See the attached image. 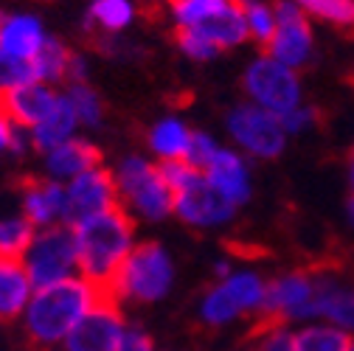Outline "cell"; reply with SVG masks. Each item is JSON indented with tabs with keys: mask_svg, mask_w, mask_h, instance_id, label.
<instances>
[{
	"mask_svg": "<svg viewBox=\"0 0 354 351\" xmlns=\"http://www.w3.org/2000/svg\"><path fill=\"white\" fill-rule=\"evenodd\" d=\"M136 222L124 205H115L99 216L73 225L76 234V261L79 278H84L96 292V303H121L115 278L124 267L132 245Z\"/></svg>",
	"mask_w": 354,
	"mask_h": 351,
	"instance_id": "cell-1",
	"label": "cell"
},
{
	"mask_svg": "<svg viewBox=\"0 0 354 351\" xmlns=\"http://www.w3.org/2000/svg\"><path fill=\"white\" fill-rule=\"evenodd\" d=\"M93 303H96L93 287L76 276L51 287L34 290L23 318L28 340L42 348L62 343L71 334V329L93 310Z\"/></svg>",
	"mask_w": 354,
	"mask_h": 351,
	"instance_id": "cell-2",
	"label": "cell"
},
{
	"mask_svg": "<svg viewBox=\"0 0 354 351\" xmlns=\"http://www.w3.org/2000/svg\"><path fill=\"white\" fill-rule=\"evenodd\" d=\"M163 180L171 189V202L174 214L189 225L197 228H211V225H223L234 216L236 205L219 194L200 169H194L186 160H163L160 163Z\"/></svg>",
	"mask_w": 354,
	"mask_h": 351,
	"instance_id": "cell-3",
	"label": "cell"
},
{
	"mask_svg": "<svg viewBox=\"0 0 354 351\" xmlns=\"http://www.w3.org/2000/svg\"><path fill=\"white\" fill-rule=\"evenodd\" d=\"M113 178H115L118 200L127 208V214L132 211L141 219L158 222V219H166L174 211L171 189L163 180L160 166L144 158H124L113 171Z\"/></svg>",
	"mask_w": 354,
	"mask_h": 351,
	"instance_id": "cell-4",
	"label": "cell"
},
{
	"mask_svg": "<svg viewBox=\"0 0 354 351\" xmlns=\"http://www.w3.org/2000/svg\"><path fill=\"white\" fill-rule=\"evenodd\" d=\"M174 281V267L163 245L158 242H141L129 250L124 267L115 278L118 298H132L141 303L160 301Z\"/></svg>",
	"mask_w": 354,
	"mask_h": 351,
	"instance_id": "cell-5",
	"label": "cell"
},
{
	"mask_svg": "<svg viewBox=\"0 0 354 351\" xmlns=\"http://www.w3.org/2000/svg\"><path fill=\"white\" fill-rule=\"evenodd\" d=\"M23 267H26L34 290L71 278L79 270L73 228L65 222H57V225H48L39 234H34V242L23 256Z\"/></svg>",
	"mask_w": 354,
	"mask_h": 351,
	"instance_id": "cell-6",
	"label": "cell"
},
{
	"mask_svg": "<svg viewBox=\"0 0 354 351\" xmlns=\"http://www.w3.org/2000/svg\"><path fill=\"white\" fill-rule=\"evenodd\" d=\"M242 84H245V93L250 96V104L268 110L279 118L301 104V82L295 70L270 57L253 59L245 70Z\"/></svg>",
	"mask_w": 354,
	"mask_h": 351,
	"instance_id": "cell-7",
	"label": "cell"
},
{
	"mask_svg": "<svg viewBox=\"0 0 354 351\" xmlns=\"http://www.w3.org/2000/svg\"><path fill=\"white\" fill-rule=\"evenodd\" d=\"M228 133L242 149L264 160L279 158L287 141L281 118L256 104H239L228 113Z\"/></svg>",
	"mask_w": 354,
	"mask_h": 351,
	"instance_id": "cell-8",
	"label": "cell"
},
{
	"mask_svg": "<svg viewBox=\"0 0 354 351\" xmlns=\"http://www.w3.org/2000/svg\"><path fill=\"white\" fill-rule=\"evenodd\" d=\"M273 12H276V31L264 51H268L270 59L295 70L313 59V48H315L306 12L298 3H292V0H279Z\"/></svg>",
	"mask_w": 354,
	"mask_h": 351,
	"instance_id": "cell-9",
	"label": "cell"
},
{
	"mask_svg": "<svg viewBox=\"0 0 354 351\" xmlns=\"http://www.w3.org/2000/svg\"><path fill=\"white\" fill-rule=\"evenodd\" d=\"M115 205H121L118 189H115V178H113V171L99 166L93 171L79 174V178H73L68 183L62 222L73 228V225L84 222V219L99 216V214H104V211H110Z\"/></svg>",
	"mask_w": 354,
	"mask_h": 351,
	"instance_id": "cell-10",
	"label": "cell"
},
{
	"mask_svg": "<svg viewBox=\"0 0 354 351\" xmlns=\"http://www.w3.org/2000/svg\"><path fill=\"white\" fill-rule=\"evenodd\" d=\"M124 318L118 303H93L71 334L62 340L65 351H115L124 337Z\"/></svg>",
	"mask_w": 354,
	"mask_h": 351,
	"instance_id": "cell-11",
	"label": "cell"
},
{
	"mask_svg": "<svg viewBox=\"0 0 354 351\" xmlns=\"http://www.w3.org/2000/svg\"><path fill=\"white\" fill-rule=\"evenodd\" d=\"M23 211L31 225H57L65 216V186L54 178H26L20 183Z\"/></svg>",
	"mask_w": 354,
	"mask_h": 351,
	"instance_id": "cell-12",
	"label": "cell"
},
{
	"mask_svg": "<svg viewBox=\"0 0 354 351\" xmlns=\"http://www.w3.org/2000/svg\"><path fill=\"white\" fill-rule=\"evenodd\" d=\"M57 99L59 96L51 91V84L28 82V84H20V87H15V91L0 96V107L6 110V115L12 118V124L34 129L42 118H46L54 110Z\"/></svg>",
	"mask_w": 354,
	"mask_h": 351,
	"instance_id": "cell-13",
	"label": "cell"
},
{
	"mask_svg": "<svg viewBox=\"0 0 354 351\" xmlns=\"http://www.w3.org/2000/svg\"><path fill=\"white\" fill-rule=\"evenodd\" d=\"M203 174H205V180L225 200H231L234 205L248 202V197H250V178H248L245 160L236 152L219 146L216 155L211 158V163L203 169Z\"/></svg>",
	"mask_w": 354,
	"mask_h": 351,
	"instance_id": "cell-14",
	"label": "cell"
},
{
	"mask_svg": "<svg viewBox=\"0 0 354 351\" xmlns=\"http://www.w3.org/2000/svg\"><path fill=\"white\" fill-rule=\"evenodd\" d=\"M46 39L48 34L34 15H12L0 20V51L9 57L31 62L46 46Z\"/></svg>",
	"mask_w": 354,
	"mask_h": 351,
	"instance_id": "cell-15",
	"label": "cell"
},
{
	"mask_svg": "<svg viewBox=\"0 0 354 351\" xmlns=\"http://www.w3.org/2000/svg\"><path fill=\"white\" fill-rule=\"evenodd\" d=\"M46 166L54 180H73L84 171L102 166V152L84 138H71L57 149L46 152Z\"/></svg>",
	"mask_w": 354,
	"mask_h": 351,
	"instance_id": "cell-16",
	"label": "cell"
},
{
	"mask_svg": "<svg viewBox=\"0 0 354 351\" xmlns=\"http://www.w3.org/2000/svg\"><path fill=\"white\" fill-rule=\"evenodd\" d=\"M34 284L23 261H0V321H15L26 312Z\"/></svg>",
	"mask_w": 354,
	"mask_h": 351,
	"instance_id": "cell-17",
	"label": "cell"
},
{
	"mask_svg": "<svg viewBox=\"0 0 354 351\" xmlns=\"http://www.w3.org/2000/svg\"><path fill=\"white\" fill-rule=\"evenodd\" d=\"M76 113L68 102V96H59L54 110L42 118L34 129H31V144L39 149V152H51L57 149L59 144L71 141L73 138V129H76Z\"/></svg>",
	"mask_w": 354,
	"mask_h": 351,
	"instance_id": "cell-18",
	"label": "cell"
},
{
	"mask_svg": "<svg viewBox=\"0 0 354 351\" xmlns=\"http://www.w3.org/2000/svg\"><path fill=\"white\" fill-rule=\"evenodd\" d=\"M242 3H245V0H242ZM242 3L225 6L219 15H214L211 20L194 26V31H200L211 42V46H216L219 51L239 46V42L248 39V26H245V15H242Z\"/></svg>",
	"mask_w": 354,
	"mask_h": 351,
	"instance_id": "cell-19",
	"label": "cell"
},
{
	"mask_svg": "<svg viewBox=\"0 0 354 351\" xmlns=\"http://www.w3.org/2000/svg\"><path fill=\"white\" fill-rule=\"evenodd\" d=\"M315 315L337 323L340 329H354V290L337 287L329 278H318Z\"/></svg>",
	"mask_w": 354,
	"mask_h": 351,
	"instance_id": "cell-20",
	"label": "cell"
},
{
	"mask_svg": "<svg viewBox=\"0 0 354 351\" xmlns=\"http://www.w3.org/2000/svg\"><path fill=\"white\" fill-rule=\"evenodd\" d=\"M149 146L163 160H186L189 146H192V129L180 118L158 121L149 129Z\"/></svg>",
	"mask_w": 354,
	"mask_h": 351,
	"instance_id": "cell-21",
	"label": "cell"
},
{
	"mask_svg": "<svg viewBox=\"0 0 354 351\" xmlns=\"http://www.w3.org/2000/svg\"><path fill=\"white\" fill-rule=\"evenodd\" d=\"M76 54L59 42L57 37H48L46 46L39 48V54L31 59V68H34V79L42 82V84H54V82H62L71 76V65H73Z\"/></svg>",
	"mask_w": 354,
	"mask_h": 351,
	"instance_id": "cell-22",
	"label": "cell"
},
{
	"mask_svg": "<svg viewBox=\"0 0 354 351\" xmlns=\"http://www.w3.org/2000/svg\"><path fill=\"white\" fill-rule=\"evenodd\" d=\"M132 17H136V6L129 0H93L91 12H87V26L113 37L124 31L132 23Z\"/></svg>",
	"mask_w": 354,
	"mask_h": 351,
	"instance_id": "cell-23",
	"label": "cell"
},
{
	"mask_svg": "<svg viewBox=\"0 0 354 351\" xmlns=\"http://www.w3.org/2000/svg\"><path fill=\"white\" fill-rule=\"evenodd\" d=\"M34 242V225L26 216L0 219V261H23Z\"/></svg>",
	"mask_w": 354,
	"mask_h": 351,
	"instance_id": "cell-24",
	"label": "cell"
},
{
	"mask_svg": "<svg viewBox=\"0 0 354 351\" xmlns=\"http://www.w3.org/2000/svg\"><path fill=\"white\" fill-rule=\"evenodd\" d=\"M295 351H348L351 337L340 326H306L292 334Z\"/></svg>",
	"mask_w": 354,
	"mask_h": 351,
	"instance_id": "cell-25",
	"label": "cell"
},
{
	"mask_svg": "<svg viewBox=\"0 0 354 351\" xmlns=\"http://www.w3.org/2000/svg\"><path fill=\"white\" fill-rule=\"evenodd\" d=\"M200 315L208 326H223V323H231L234 318L242 315L239 303L231 298V292L225 290V284L219 281L216 287H211L203 298V306H200Z\"/></svg>",
	"mask_w": 354,
	"mask_h": 351,
	"instance_id": "cell-26",
	"label": "cell"
},
{
	"mask_svg": "<svg viewBox=\"0 0 354 351\" xmlns=\"http://www.w3.org/2000/svg\"><path fill=\"white\" fill-rule=\"evenodd\" d=\"M225 290L231 292V298L239 303V310L242 315L245 312H259L261 310V301H264V281L253 273H234L228 278H223Z\"/></svg>",
	"mask_w": 354,
	"mask_h": 351,
	"instance_id": "cell-27",
	"label": "cell"
},
{
	"mask_svg": "<svg viewBox=\"0 0 354 351\" xmlns=\"http://www.w3.org/2000/svg\"><path fill=\"white\" fill-rule=\"evenodd\" d=\"M169 6L177 20V28H194L219 15L225 6H231V0H171Z\"/></svg>",
	"mask_w": 354,
	"mask_h": 351,
	"instance_id": "cell-28",
	"label": "cell"
},
{
	"mask_svg": "<svg viewBox=\"0 0 354 351\" xmlns=\"http://www.w3.org/2000/svg\"><path fill=\"white\" fill-rule=\"evenodd\" d=\"M292 3H298L306 15L354 31V0H292Z\"/></svg>",
	"mask_w": 354,
	"mask_h": 351,
	"instance_id": "cell-29",
	"label": "cell"
},
{
	"mask_svg": "<svg viewBox=\"0 0 354 351\" xmlns=\"http://www.w3.org/2000/svg\"><path fill=\"white\" fill-rule=\"evenodd\" d=\"M242 15H245L248 34L259 42L261 48H268L270 39H273V31H276V12L268 3H261V0H245Z\"/></svg>",
	"mask_w": 354,
	"mask_h": 351,
	"instance_id": "cell-30",
	"label": "cell"
},
{
	"mask_svg": "<svg viewBox=\"0 0 354 351\" xmlns=\"http://www.w3.org/2000/svg\"><path fill=\"white\" fill-rule=\"evenodd\" d=\"M65 96H68V102H71V107H73L79 124L96 126V124L102 121V99H99V93L93 91L91 84H84V82L71 84Z\"/></svg>",
	"mask_w": 354,
	"mask_h": 351,
	"instance_id": "cell-31",
	"label": "cell"
},
{
	"mask_svg": "<svg viewBox=\"0 0 354 351\" xmlns=\"http://www.w3.org/2000/svg\"><path fill=\"white\" fill-rule=\"evenodd\" d=\"M28 82H37L31 62L0 51V96L15 91V87H20V84H28Z\"/></svg>",
	"mask_w": 354,
	"mask_h": 351,
	"instance_id": "cell-32",
	"label": "cell"
},
{
	"mask_svg": "<svg viewBox=\"0 0 354 351\" xmlns=\"http://www.w3.org/2000/svg\"><path fill=\"white\" fill-rule=\"evenodd\" d=\"M174 39H177V46H180V51L192 59H214L219 54V48L211 46V42L194 28H177Z\"/></svg>",
	"mask_w": 354,
	"mask_h": 351,
	"instance_id": "cell-33",
	"label": "cell"
},
{
	"mask_svg": "<svg viewBox=\"0 0 354 351\" xmlns=\"http://www.w3.org/2000/svg\"><path fill=\"white\" fill-rule=\"evenodd\" d=\"M216 149H219V144H216L211 135H205V133H192V146H189L186 163H192L194 169L203 171V169L211 163V158L216 155Z\"/></svg>",
	"mask_w": 354,
	"mask_h": 351,
	"instance_id": "cell-34",
	"label": "cell"
},
{
	"mask_svg": "<svg viewBox=\"0 0 354 351\" xmlns=\"http://www.w3.org/2000/svg\"><path fill=\"white\" fill-rule=\"evenodd\" d=\"M256 334H259V351H295L292 334L284 326H273V329H264Z\"/></svg>",
	"mask_w": 354,
	"mask_h": 351,
	"instance_id": "cell-35",
	"label": "cell"
},
{
	"mask_svg": "<svg viewBox=\"0 0 354 351\" xmlns=\"http://www.w3.org/2000/svg\"><path fill=\"white\" fill-rule=\"evenodd\" d=\"M315 118H318L315 107H304V104H298L295 110H290L287 115H281V126H284V133H301V129L313 126Z\"/></svg>",
	"mask_w": 354,
	"mask_h": 351,
	"instance_id": "cell-36",
	"label": "cell"
},
{
	"mask_svg": "<svg viewBox=\"0 0 354 351\" xmlns=\"http://www.w3.org/2000/svg\"><path fill=\"white\" fill-rule=\"evenodd\" d=\"M115 351H155V343L141 329H124V337Z\"/></svg>",
	"mask_w": 354,
	"mask_h": 351,
	"instance_id": "cell-37",
	"label": "cell"
},
{
	"mask_svg": "<svg viewBox=\"0 0 354 351\" xmlns=\"http://www.w3.org/2000/svg\"><path fill=\"white\" fill-rule=\"evenodd\" d=\"M6 149H20V144H17V135H15L12 118L6 115L3 107H0V152H6Z\"/></svg>",
	"mask_w": 354,
	"mask_h": 351,
	"instance_id": "cell-38",
	"label": "cell"
},
{
	"mask_svg": "<svg viewBox=\"0 0 354 351\" xmlns=\"http://www.w3.org/2000/svg\"><path fill=\"white\" fill-rule=\"evenodd\" d=\"M346 211H348V219H351V225H354V194L348 197V202H346Z\"/></svg>",
	"mask_w": 354,
	"mask_h": 351,
	"instance_id": "cell-39",
	"label": "cell"
},
{
	"mask_svg": "<svg viewBox=\"0 0 354 351\" xmlns=\"http://www.w3.org/2000/svg\"><path fill=\"white\" fill-rule=\"evenodd\" d=\"M348 174H351V186H354V149H351V158H348Z\"/></svg>",
	"mask_w": 354,
	"mask_h": 351,
	"instance_id": "cell-40",
	"label": "cell"
},
{
	"mask_svg": "<svg viewBox=\"0 0 354 351\" xmlns=\"http://www.w3.org/2000/svg\"><path fill=\"white\" fill-rule=\"evenodd\" d=\"M348 351H354V343H351V348H348Z\"/></svg>",
	"mask_w": 354,
	"mask_h": 351,
	"instance_id": "cell-41",
	"label": "cell"
},
{
	"mask_svg": "<svg viewBox=\"0 0 354 351\" xmlns=\"http://www.w3.org/2000/svg\"><path fill=\"white\" fill-rule=\"evenodd\" d=\"M169 3H171V0H169Z\"/></svg>",
	"mask_w": 354,
	"mask_h": 351,
	"instance_id": "cell-42",
	"label": "cell"
},
{
	"mask_svg": "<svg viewBox=\"0 0 354 351\" xmlns=\"http://www.w3.org/2000/svg\"><path fill=\"white\" fill-rule=\"evenodd\" d=\"M0 20H3V17H0Z\"/></svg>",
	"mask_w": 354,
	"mask_h": 351,
	"instance_id": "cell-43",
	"label": "cell"
}]
</instances>
